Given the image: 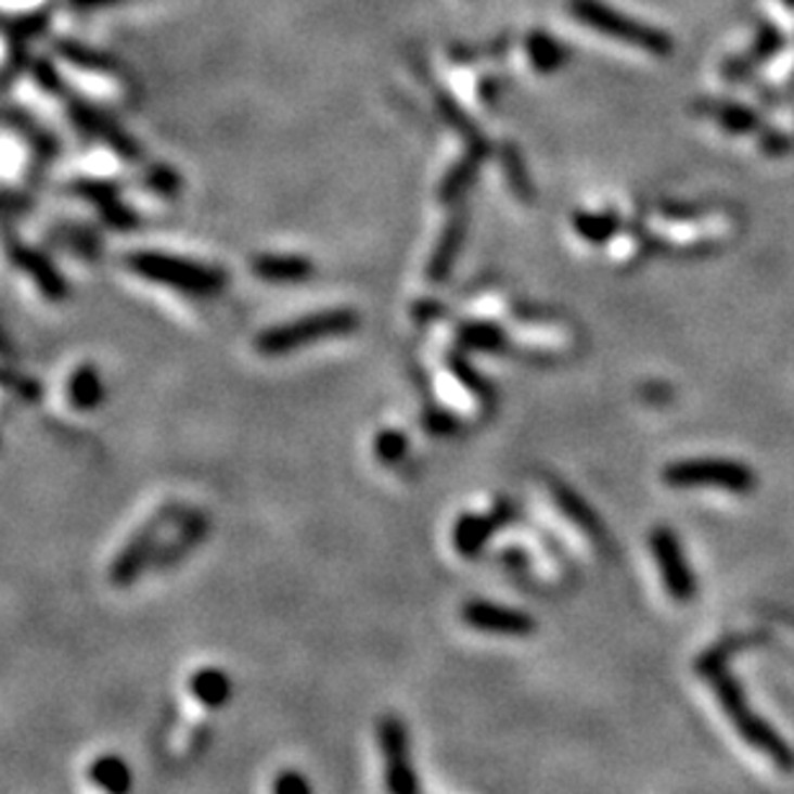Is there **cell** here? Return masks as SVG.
Wrapping results in <instances>:
<instances>
[{
  "label": "cell",
  "instance_id": "1",
  "mask_svg": "<svg viewBox=\"0 0 794 794\" xmlns=\"http://www.w3.org/2000/svg\"><path fill=\"white\" fill-rule=\"evenodd\" d=\"M709 681H713L715 696L720 700V705H722V709H726L728 720L733 722L738 735H741L743 741L751 745V748L761 751V754L769 758V761H774L779 769L792 771L794 769L792 745L786 743L784 738L764 720V717H758L754 709H751L748 700H745V694H743L741 681H738L733 674L728 671V668L713 674Z\"/></svg>",
  "mask_w": 794,
  "mask_h": 794
},
{
  "label": "cell",
  "instance_id": "2",
  "mask_svg": "<svg viewBox=\"0 0 794 794\" xmlns=\"http://www.w3.org/2000/svg\"><path fill=\"white\" fill-rule=\"evenodd\" d=\"M360 315L355 309H324L315 315L294 319L289 324L270 326L257 334L255 347L260 355L278 358V355H291L304 347L322 343L330 337H345V334L358 332Z\"/></svg>",
  "mask_w": 794,
  "mask_h": 794
},
{
  "label": "cell",
  "instance_id": "3",
  "mask_svg": "<svg viewBox=\"0 0 794 794\" xmlns=\"http://www.w3.org/2000/svg\"><path fill=\"white\" fill-rule=\"evenodd\" d=\"M127 268L139 278L188 296H216L227 289L229 281L219 268L165 253H131Z\"/></svg>",
  "mask_w": 794,
  "mask_h": 794
},
{
  "label": "cell",
  "instance_id": "4",
  "mask_svg": "<svg viewBox=\"0 0 794 794\" xmlns=\"http://www.w3.org/2000/svg\"><path fill=\"white\" fill-rule=\"evenodd\" d=\"M568 11L571 16L581 21L589 29L623 41V44L638 47V50L648 54H656V57H668L674 50V41L666 31L653 29V26L643 24V21L628 18L625 13L604 5L602 0H568Z\"/></svg>",
  "mask_w": 794,
  "mask_h": 794
},
{
  "label": "cell",
  "instance_id": "5",
  "mask_svg": "<svg viewBox=\"0 0 794 794\" xmlns=\"http://www.w3.org/2000/svg\"><path fill=\"white\" fill-rule=\"evenodd\" d=\"M661 478L674 489H720L738 497L756 489V473L730 458H687L668 463Z\"/></svg>",
  "mask_w": 794,
  "mask_h": 794
},
{
  "label": "cell",
  "instance_id": "6",
  "mask_svg": "<svg viewBox=\"0 0 794 794\" xmlns=\"http://www.w3.org/2000/svg\"><path fill=\"white\" fill-rule=\"evenodd\" d=\"M180 514H183V507L180 504H165L163 510H159L157 514H152V517L144 522L142 527L137 529L135 535L127 540V546H124V550H118V555L114 559V563H111V571H108V579L114 587H131L139 576L148 571L152 563H155L157 559V550L163 542H159V538H163V529L176 525Z\"/></svg>",
  "mask_w": 794,
  "mask_h": 794
},
{
  "label": "cell",
  "instance_id": "7",
  "mask_svg": "<svg viewBox=\"0 0 794 794\" xmlns=\"http://www.w3.org/2000/svg\"><path fill=\"white\" fill-rule=\"evenodd\" d=\"M379 745L383 766H386V790L394 794H417V782L412 756H409V733L399 717L386 715L379 726Z\"/></svg>",
  "mask_w": 794,
  "mask_h": 794
},
{
  "label": "cell",
  "instance_id": "8",
  "mask_svg": "<svg viewBox=\"0 0 794 794\" xmlns=\"http://www.w3.org/2000/svg\"><path fill=\"white\" fill-rule=\"evenodd\" d=\"M651 553L658 563L661 579H664L668 597L677 599V602H689V599H694L696 579L684 555V548H681L677 533H674L671 527L653 529Z\"/></svg>",
  "mask_w": 794,
  "mask_h": 794
},
{
  "label": "cell",
  "instance_id": "9",
  "mask_svg": "<svg viewBox=\"0 0 794 794\" xmlns=\"http://www.w3.org/2000/svg\"><path fill=\"white\" fill-rule=\"evenodd\" d=\"M461 617L469 628L478 632H489V636L529 638L535 632V619L529 617L527 612L504 607V604L484 602V599L465 602Z\"/></svg>",
  "mask_w": 794,
  "mask_h": 794
},
{
  "label": "cell",
  "instance_id": "10",
  "mask_svg": "<svg viewBox=\"0 0 794 794\" xmlns=\"http://www.w3.org/2000/svg\"><path fill=\"white\" fill-rule=\"evenodd\" d=\"M514 517H517V510H514L512 501H499L497 510L489 514H461L456 527H452V546H456L458 555H463V559H478L486 542L497 535V529L504 527Z\"/></svg>",
  "mask_w": 794,
  "mask_h": 794
},
{
  "label": "cell",
  "instance_id": "11",
  "mask_svg": "<svg viewBox=\"0 0 794 794\" xmlns=\"http://www.w3.org/2000/svg\"><path fill=\"white\" fill-rule=\"evenodd\" d=\"M208 533H212V520H208L206 512L183 510V514H180V520H178L176 538H172L170 542H165V546H159L157 559L152 566H155L157 571H167V568L178 566L180 561L191 555L193 548H198L201 542L208 538Z\"/></svg>",
  "mask_w": 794,
  "mask_h": 794
},
{
  "label": "cell",
  "instance_id": "12",
  "mask_svg": "<svg viewBox=\"0 0 794 794\" xmlns=\"http://www.w3.org/2000/svg\"><path fill=\"white\" fill-rule=\"evenodd\" d=\"M465 232H469V219H465V214L463 212L452 214L448 227H445V232L440 236V242H437L435 253H432V257H430V265H427L430 283L440 285L452 276L458 255H461V249H463Z\"/></svg>",
  "mask_w": 794,
  "mask_h": 794
},
{
  "label": "cell",
  "instance_id": "13",
  "mask_svg": "<svg viewBox=\"0 0 794 794\" xmlns=\"http://www.w3.org/2000/svg\"><path fill=\"white\" fill-rule=\"evenodd\" d=\"M550 497H553L555 507H559L563 517L574 522L576 527L581 529L584 535L591 540H604V525L594 512V507H589V501L576 494L571 486L561 484V481H550Z\"/></svg>",
  "mask_w": 794,
  "mask_h": 794
},
{
  "label": "cell",
  "instance_id": "14",
  "mask_svg": "<svg viewBox=\"0 0 794 794\" xmlns=\"http://www.w3.org/2000/svg\"><path fill=\"white\" fill-rule=\"evenodd\" d=\"M253 270L268 283H304L315 276V262L298 255H260L255 257Z\"/></svg>",
  "mask_w": 794,
  "mask_h": 794
},
{
  "label": "cell",
  "instance_id": "15",
  "mask_svg": "<svg viewBox=\"0 0 794 794\" xmlns=\"http://www.w3.org/2000/svg\"><path fill=\"white\" fill-rule=\"evenodd\" d=\"M67 399L78 412H93L106 399V386H103L101 373L93 366H80L78 371L69 375Z\"/></svg>",
  "mask_w": 794,
  "mask_h": 794
},
{
  "label": "cell",
  "instance_id": "16",
  "mask_svg": "<svg viewBox=\"0 0 794 794\" xmlns=\"http://www.w3.org/2000/svg\"><path fill=\"white\" fill-rule=\"evenodd\" d=\"M458 343H461V347H465V350L499 355L507 353L510 337H507L504 326L481 319V322H465L458 326Z\"/></svg>",
  "mask_w": 794,
  "mask_h": 794
},
{
  "label": "cell",
  "instance_id": "17",
  "mask_svg": "<svg viewBox=\"0 0 794 794\" xmlns=\"http://www.w3.org/2000/svg\"><path fill=\"white\" fill-rule=\"evenodd\" d=\"M191 694L204 707L219 709L232 700V679L221 668H201L191 677Z\"/></svg>",
  "mask_w": 794,
  "mask_h": 794
},
{
  "label": "cell",
  "instance_id": "18",
  "mask_svg": "<svg viewBox=\"0 0 794 794\" xmlns=\"http://www.w3.org/2000/svg\"><path fill=\"white\" fill-rule=\"evenodd\" d=\"M16 262L34 278V281H37V285L44 296H50L57 302V298L67 294L65 281H62V276L54 270V265L47 260V257L31 253V249H18Z\"/></svg>",
  "mask_w": 794,
  "mask_h": 794
},
{
  "label": "cell",
  "instance_id": "19",
  "mask_svg": "<svg viewBox=\"0 0 794 794\" xmlns=\"http://www.w3.org/2000/svg\"><path fill=\"white\" fill-rule=\"evenodd\" d=\"M484 155H486V148L481 142H476V148H473L471 155L463 157L461 163L452 167V170L448 172V178H445L443 188H440V198L445 201V204H450V201H458L465 191H469V185L478 176V167H481V163H484Z\"/></svg>",
  "mask_w": 794,
  "mask_h": 794
},
{
  "label": "cell",
  "instance_id": "20",
  "mask_svg": "<svg viewBox=\"0 0 794 794\" xmlns=\"http://www.w3.org/2000/svg\"><path fill=\"white\" fill-rule=\"evenodd\" d=\"M623 221L615 212H602V214H591V212H579L574 214V229L581 240H587L589 245H604L610 242L612 236L619 232Z\"/></svg>",
  "mask_w": 794,
  "mask_h": 794
},
{
  "label": "cell",
  "instance_id": "21",
  "mask_svg": "<svg viewBox=\"0 0 794 794\" xmlns=\"http://www.w3.org/2000/svg\"><path fill=\"white\" fill-rule=\"evenodd\" d=\"M90 779L101 786V790L124 794L131 790V771L124 758L118 756H101L90 766Z\"/></svg>",
  "mask_w": 794,
  "mask_h": 794
},
{
  "label": "cell",
  "instance_id": "22",
  "mask_svg": "<svg viewBox=\"0 0 794 794\" xmlns=\"http://www.w3.org/2000/svg\"><path fill=\"white\" fill-rule=\"evenodd\" d=\"M527 57L540 73H553L568 60V52L546 31H533L527 37Z\"/></svg>",
  "mask_w": 794,
  "mask_h": 794
},
{
  "label": "cell",
  "instance_id": "23",
  "mask_svg": "<svg viewBox=\"0 0 794 794\" xmlns=\"http://www.w3.org/2000/svg\"><path fill=\"white\" fill-rule=\"evenodd\" d=\"M448 368L452 371V375H456V379L461 381L463 386L469 388V392H471L473 396H478L481 401H494V388H491V383L486 381L484 375H481V373L476 371V368H473V366L469 363V360H465V355H463V353H458V350L448 353Z\"/></svg>",
  "mask_w": 794,
  "mask_h": 794
},
{
  "label": "cell",
  "instance_id": "24",
  "mask_svg": "<svg viewBox=\"0 0 794 794\" xmlns=\"http://www.w3.org/2000/svg\"><path fill=\"white\" fill-rule=\"evenodd\" d=\"M501 167H504L507 180H510L512 191L517 193L520 201H525V204H529V201H535V188H533V180L527 178L525 163H522L520 152L514 150V148H510V144H507V148L501 150Z\"/></svg>",
  "mask_w": 794,
  "mask_h": 794
},
{
  "label": "cell",
  "instance_id": "25",
  "mask_svg": "<svg viewBox=\"0 0 794 794\" xmlns=\"http://www.w3.org/2000/svg\"><path fill=\"white\" fill-rule=\"evenodd\" d=\"M741 645H743L741 638L738 640L730 638V640H722L720 645H713L707 653H702L700 661H696V671H700L705 679H709L717 671H722V668H728V658L733 656Z\"/></svg>",
  "mask_w": 794,
  "mask_h": 794
},
{
  "label": "cell",
  "instance_id": "26",
  "mask_svg": "<svg viewBox=\"0 0 794 794\" xmlns=\"http://www.w3.org/2000/svg\"><path fill=\"white\" fill-rule=\"evenodd\" d=\"M409 450V440L407 435L399 430H383L379 432V437H375V458H379L381 463H399L404 461V456H407Z\"/></svg>",
  "mask_w": 794,
  "mask_h": 794
},
{
  "label": "cell",
  "instance_id": "27",
  "mask_svg": "<svg viewBox=\"0 0 794 794\" xmlns=\"http://www.w3.org/2000/svg\"><path fill=\"white\" fill-rule=\"evenodd\" d=\"M717 121L722 124L728 131H735V135H745V131L756 129V116L751 114L748 108L735 106V103H720V106L713 108Z\"/></svg>",
  "mask_w": 794,
  "mask_h": 794
},
{
  "label": "cell",
  "instance_id": "28",
  "mask_svg": "<svg viewBox=\"0 0 794 794\" xmlns=\"http://www.w3.org/2000/svg\"><path fill=\"white\" fill-rule=\"evenodd\" d=\"M458 427H461V420H458L452 412H448V409H430V412L424 414V430L437 437L452 435V432H458Z\"/></svg>",
  "mask_w": 794,
  "mask_h": 794
},
{
  "label": "cell",
  "instance_id": "29",
  "mask_svg": "<svg viewBox=\"0 0 794 794\" xmlns=\"http://www.w3.org/2000/svg\"><path fill=\"white\" fill-rule=\"evenodd\" d=\"M273 792L276 794H309L311 784L306 782L298 771H283V774L276 779Z\"/></svg>",
  "mask_w": 794,
  "mask_h": 794
},
{
  "label": "cell",
  "instance_id": "30",
  "mask_svg": "<svg viewBox=\"0 0 794 794\" xmlns=\"http://www.w3.org/2000/svg\"><path fill=\"white\" fill-rule=\"evenodd\" d=\"M78 5H99V3H108V0H75Z\"/></svg>",
  "mask_w": 794,
  "mask_h": 794
}]
</instances>
